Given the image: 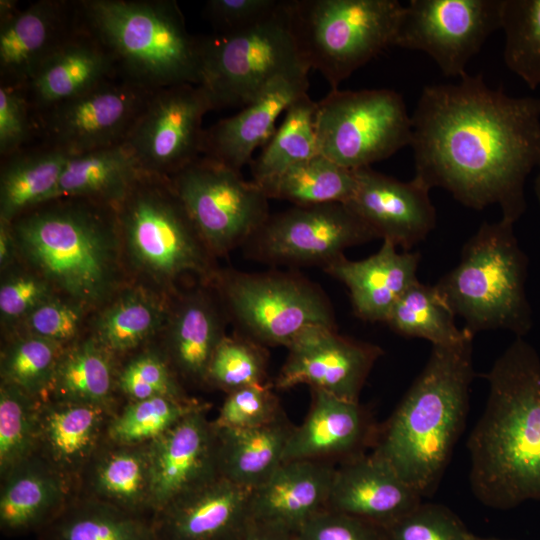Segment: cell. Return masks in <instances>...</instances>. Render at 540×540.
Masks as SVG:
<instances>
[{
    "label": "cell",
    "instance_id": "obj_1",
    "mask_svg": "<svg viewBox=\"0 0 540 540\" xmlns=\"http://www.w3.org/2000/svg\"><path fill=\"white\" fill-rule=\"evenodd\" d=\"M414 177L476 210L498 205L515 223L540 162V99L513 97L468 73L426 85L411 114Z\"/></svg>",
    "mask_w": 540,
    "mask_h": 540
},
{
    "label": "cell",
    "instance_id": "obj_2",
    "mask_svg": "<svg viewBox=\"0 0 540 540\" xmlns=\"http://www.w3.org/2000/svg\"><path fill=\"white\" fill-rule=\"evenodd\" d=\"M486 379V407L467 442L472 492L496 509L540 501V359L517 337Z\"/></svg>",
    "mask_w": 540,
    "mask_h": 540
},
{
    "label": "cell",
    "instance_id": "obj_3",
    "mask_svg": "<svg viewBox=\"0 0 540 540\" xmlns=\"http://www.w3.org/2000/svg\"><path fill=\"white\" fill-rule=\"evenodd\" d=\"M473 337L469 332L455 344L432 346L422 372L377 428L371 453L421 497L437 488L465 426L474 377Z\"/></svg>",
    "mask_w": 540,
    "mask_h": 540
},
{
    "label": "cell",
    "instance_id": "obj_4",
    "mask_svg": "<svg viewBox=\"0 0 540 540\" xmlns=\"http://www.w3.org/2000/svg\"><path fill=\"white\" fill-rule=\"evenodd\" d=\"M12 227L18 254L67 299L87 309L115 290L122 243L114 207L60 198L20 215Z\"/></svg>",
    "mask_w": 540,
    "mask_h": 540
},
{
    "label": "cell",
    "instance_id": "obj_5",
    "mask_svg": "<svg viewBox=\"0 0 540 540\" xmlns=\"http://www.w3.org/2000/svg\"><path fill=\"white\" fill-rule=\"evenodd\" d=\"M85 28L113 57L118 75L155 92L200 83V37L191 35L176 1L85 0Z\"/></svg>",
    "mask_w": 540,
    "mask_h": 540
},
{
    "label": "cell",
    "instance_id": "obj_6",
    "mask_svg": "<svg viewBox=\"0 0 540 540\" xmlns=\"http://www.w3.org/2000/svg\"><path fill=\"white\" fill-rule=\"evenodd\" d=\"M514 222H484L465 243L459 263L435 285L465 328L504 329L522 337L531 328L526 296L527 258Z\"/></svg>",
    "mask_w": 540,
    "mask_h": 540
},
{
    "label": "cell",
    "instance_id": "obj_7",
    "mask_svg": "<svg viewBox=\"0 0 540 540\" xmlns=\"http://www.w3.org/2000/svg\"><path fill=\"white\" fill-rule=\"evenodd\" d=\"M121 243L132 265L162 286L195 274L211 283L218 270L167 177L142 173L115 207Z\"/></svg>",
    "mask_w": 540,
    "mask_h": 540
},
{
    "label": "cell",
    "instance_id": "obj_8",
    "mask_svg": "<svg viewBox=\"0 0 540 540\" xmlns=\"http://www.w3.org/2000/svg\"><path fill=\"white\" fill-rule=\"evenodd\" d=\"M404 7L397 0H287L299 54L331 90L395 45Z\"/></svg>",
    "mask_w": 540,
    "mask_h": 540
},
{
    "label": "cell",
    "instance_id": "obj_9",
    "mask_svg": "<svg viewBox=\"0 0 540 540\" xmlns=\"http://www.w3.org/2000/svg\"><path fill=\"white\" fill-rule=\"evenodd\" d=\"M200 56L199 85L213 110L242 108L276 78L310 70L299 54L287 0L248 28L200 37Z\"/></svg>",
    "mask_w": 540,
    "mask_h": 540
},
{
    "label": "cell",
    "instance_id": "obj_10",
    "mask_svg": "<svg viewBox=\"0 0 540 540\" xmlns=\"http://www.w3.org/2000/svg\"><path fill=\"white\" fill-rule=\"evenodd\" d=\"M240 334L262 346H285L312 326L335 327L325 293L293 272L218 271L211 282Z\"/></svg>",
    "mask_w": 540,
    "mask_h": 540
},
{
    "label": "cell",
    "instance_id": "obj_11",
    "mask_svg": "<svg viewBox=\"0 0 540 540\" xmlns=\"http://www.w3.org/2000/svg\"><path fill=\"white\" fill-rule=\"evenodd\" d=\"M320 154L356 170L410 146L412 120L402 95L391 89L331 90L317 102Z\"/></svg>",
    "mask_w": 540,
    "mask_h": 540
},
{
    "label": "cell",
    "instance_id": "obj_12",
    "mask_svg": "<svg viewBox=\"0 0 540 540\" xmlns=\"http://www.w3.org/2000/svg\"><path fill=\"white\" fill-rule=\"evenodd\" d=\"M169 179L214 256L244 245L270 215L261 187L214 159L199 157Z\"/></svg>",
    "mask_w": 540,
    "mask_h": 540
},
{
    "label": "cell",
    "instance_id": "obj_13",
    "mask_svg": "<svg viewBox=\"0 0 540 540\" xmlns=\"http://www.w3.org/2000/svg\"><path fill=\"white\" fill-rule=\"evenodd\" d=\"M373 239L374 232L346 203H327L270 214L243 246L258 262L325 268L347 248Z\"/></svg>",
    "mask_w": 540,
    "mask_h": 540
},
{
    "label": "cell",
    "instance_id": "obj_14",
    "mask_svg": "<svg viewBox=\"0 0 540 540\" xmlns=\"http://www.w3.org/2000/svg\"><path fill=\"white\" fill-rule=\"evenodd\" d=\"M502 7L503 0H410L394 46L424 52L445 76L460 79L501 29Z\"/></svg>",
    "mask_w": 540,
    "mask_h": 540
},
{
    "label": "cell",
    "instance_id": "obj_15",
    "mask_svg": "<svg viewBox=\"0 0 540 540\" xmlns=\"http://www.w3.org/2000/svg\"><path fill=\"white\" fill-rule=\"evenodd\" d=\"M212 109L200 85L153 92L123 144L142 173L170 178L202 154L204 115Z\"/></svg>",
    "mask_w": 540,
    "mask_h": 540
},
{
    "label": "cell",
    "instance_id": "obj_16",
    "mask_svg": "<svg viewBox=\"0 0 540 540\" xmlns=\"http://www.w3.org/2000/svg\"><path fill=\"white\" fill-rule=\"evenodd\" d=\"M152 94L122 78L111 79L37 113V124L48 145L70 155L118 145Z\"/></svg>",
    "mask_w": 540,
    "mask_h": 540
},
{
    "label": "cell",
    "instance_id": "obj_17",
    "mask_svg": "<svg viewBox=\"0 0 540 540\" xmlns=\"http://www.w3.org/2000/svg\"><path fill=\"white\" fill-rule=\"evenodd\" d=\"M287 348L288 357L274 381L276 389L304 384L349 401H358L382 355L380 347L342 336L328 326L305 329Z\"/></svg>",
    "mask_w": 540,
    "mask_h": 540
},
{
    "label": "cell",
    "instance_id": "obj_18",
    "mask_svg": "<svg viewBox=\"0 0 540 540\" xmlns=\"http://www.w3.org/2000/svg\"><path fill=\"white\" fill-rule=\"evenodd\" d=\"M209 405L193 411L149 444L153 515L176 498L220 476L218 429Z\"/></svg>",
    "mask_w": 540,
    "mask_h": 540
},
{
    "label": "cell",
    "instance_id": "obj_19",
    "mask_svg": "<svg viewBox=\"0 0 540 540\" xmlns=\"http://www.w3.org/2000/svg\"><path fill=\"white\" fill-rule=\"evenodd\" d=\"M355 175L356 189L346 204L377 238L407 251L434 229L431 189L418 179L400 181L371 167L356 169Z\"/></svg>",
    "mask_w": 540,
    "mask_h": 540
},
{
    "label": "cell",
    "instance_id": "obj_20",
    "mask_svg": "<svg viewBox=\"0 0 540 540\" xmlns=\"http://www.w3.org/2000/svg\"><path fill=\"white\" fill-rule=\"evenodd\" d=\"M73 5L41 0L0 15L1 83L28 84L43 62L80 26L78 6L72 9Z\"/></svg>",
    "mask_w": 540,
    "mask_h": 540
},
{
    "label": "cell",
    "instance_id": "obj_21",
    "mask_svg": "<svg viewBox=\"0 0 540 540\" xmlns=\"http://www.w3.org/2000/svg\"><path fill=\"white\" fill-rule=\"evenodd\" d=\"M250 495L218 477L153 515L158 540H239L251 522Z\"/></svg>",
    "mask_w": 540,
    "mask_h": 540
},
{
    "label": "cell",
    "instance_id": "obj_22",
    "mask_svg": "<svg viewBox=\"0 0 540 540\" xmlns=\"http://www.w3.org/2000/svg\"><path fill=\"white\" fill-rule=\"evenodd\" d=\"M309 412L295 426L287 443L284 462L314 460L340 464L365 454L373 446L376 425L359 401H349L324 391L311 390Z\"/></svg>",
    "mask_w": 540,
    "mask_h": 540
},
{
    "label": "cell",
    "instance_id": "obj_23",
    "mask_svg": "<svg viewBox=\"0 0 540 540\" xmlns=\"http://www.w3.org/2000/svg\"><path fill=\"white\" fill-rule=\"evenodd\" d=\"M421 499L391 465L370 453L336 467L327 509L386 528Z\"/></svg>",
    "mask_w": 540,
    "mask_h": 540
},
{
    "label": "cell",
    "instance_id": "obj_24",
    "mask_svg": "<svg viewBox=\"0 0 540 540\" xmlns=\"http://www.w3.org/2000/svg\"><path fill=\"white\" fill-rule=\"evenodd\" d=\"M308 73L276 78L238 113L204 130L202 154L237 171L250 164L256 148L275 132L278 117L308 93Z\"/></svg>",
    "mask_w": 540,
    "mask_h": 540
},
{
    "label": "cell",
    "instance_id": "obj_25",
    "mask_svg": "<svg viewBox=\"0 0 540 540\" xmlns=\"http://www.w3.org/2000/svg\"><path fill=\"white\" fill-rule=\"evenodd\" d=\"M115 412L91 404L40 400L35 455L76 489L82 472L106 439Z\"/></svg>",
    "mask_w": 540,
    "mask_h": 540
},
{
    "label": "cell",
    "instance_id": "obj_26",
    "mask_svg": "<svg viewBox=\"0 0 540 540\" xmlns=\"http://www.w3.org/2000/svg\"><path fill=\"white\" fill-rule=\"evenodd\" d=\"M334 464L314 460H290L260 486L251 490L250 516L254 522L292 533L327 509Z\"/></svg>",
    "mask_w": 540,
    "mask_h": 540
},
{
    "label": "cell",
    "instance_id": "obj_27",
    "mask_svg": "<svg viewBox=\"0 0 540 540\" xmlns=\"http://www.w3.org/2000/svg\"><path fill=\"white\" fill-rule=\"evenodd\" d=\"M118 75L106 48L82 24L40 66L24 87L37 114Z\"/></svg>",
    "mask_w": 540,
    "mask_h": 540
},
{
    "label": "cell",
    "instance_id": "obj_28",
    "mask_svg": "<svg viewBox=\"0 0 540 540\" xmlns=\"http://www.w3.org/2000/svg\"><path fill=\"white\" fill-rule=\"evenodd\" d=\"M383 241L380 249L362 260L337 259L324 270L348 289L355 314L370 322H384L401 296L415 283L418 253L398 252Z\"/></svg>",
    "mask_w": 540,
    "mask_h": 540
},
{
    "label": "cell",
    "instance_id": "obj_29",
    "mask_svg": "<svg viewBox=\"0 0 540 540\" xmlns=\"http://www.w3.org/2000/svg\"><path fill=\"white\" fill-rule=\"evenodd\" d=\"M76 495L153 517L149 444L126 445L105 439L82 472Z\"/></svg>",
    "mask_w": 540,
    "mask_h": 540
},
{
    "label": "cell",
    "instance_id": "obj_30",
    "mask_svg": "<svg viewBox=\"0 0 540 540\" xmlns=\"http://www.w3.org/2000/svg\"><path fill=\"white\" fill-rule=\"evenodd\" d=\"M75 494L71 482L33 455L1 476L0 529L7 535L38 532Z\"/></svg>",
    "mask_w": 540,
    "mask_h": 540
},
{
    "label": "cell",
    "instance_id": "obj_31",
    "mask_svg": "<svg viewBox=\"0 0 540 540\" xmlns=\"http://www.w3.org/2000/svg\"><path fill=\"white\" fill-rule=\"evenodd\" d=\"M225 336L218 308L198 290L184 297L170 313L165 356L177 376L205 383L213 354Z\"/></svg>",
    "mask_w": 540,
    "mask_h": 540
},
{
    "label": "cell",
    "instance_id": "obj_32",
    "mask_svg": "<svg viewBox=\"0 0 540 540\" xmlns=\"http://www.w3.org/2000/svg\"><path fill=\"white\" fill-rule=\"evenodd\" d=\"M294 428L285 413L256 428H217L220 476L250 490L260 486L284 462Z\"/></svg>",
    "mask_w": 540,
    "mask_h": 540
},
{
    "label": "cell",
    "instance_id": "obj_33",
    "mask_svg": "<svg viewBox=\"0 0 540 540\" xmlns=\"http://www.w3.org/2000/svg\"><path fill=\"white\" fill-rule=\"evenodd\" d=\"M140 174L134 156L123 143L71 155L52 200L82 198L115 208Z\"/></svg>",
    "mask_w": 540,
    "mask_h": 540
},
{
    "label": "cell",
    "instance_id": "obj_34",
    "mask_svg": "<svg viewBox=\"0 0 540 540\" xmlns=\"http://www.w3.org/2000/svg\"><path fill=\"white\" fill-rule=\"evenodd\" d=\"M115 356L93 336L67 346L43 399L102 406L113 411L117 389Z\"/></svg>",
    "mask_w": 540,
    "mask_h": 540
},
{
    "label": "cell",
    "instance_id": "obj_35",
    "mask_svg": "<svg viewBox=\"0 0 540 540\" xmlns=\"http://www.w3.org/2000/svg\"><path fill=\"white\" fill-rule=\"evenodd\" d=\"M71 155L46 144L5 157L0 173V220L14 221L25 212L52 200Z\"/></svg>",
    "mask_w": 540,
    "mask_h": 540
},
{
    "label": "cell",
    "instance_id": "obj_36",
    "mask_svg": "<svg viewBox=\"0 0 540 540\" xmlns=\"http://www.w3.org/2000/svg\"><path fill=\"white\" fill-rule=\"evenodd\" d=\"M38 534L41 540H158L152 517L76 494Z\"/></svg>",
    "mask_w": 540,
    "mask_h": 540
},
{
    "label": "cell",
    "instance_id": "obj_37",
    "mask_svg": "<svg viewBox=\"0 0 540 540\" xmlns=\"http://www.w3.org/2000/svg\"><path fill=\"white\" fill-rule=\"evenodd\" d=\"M166 303L144 288L123 291L99 315L92 335L114 356L141 346L167 326Z\"/></svg>",
    "mask_w": 540,
    "mask_h": 540
},
{
    "label": "cell",
    "instance_id": "obj_38",
    "mask_svg": "<svg viewBox=\"0 0 540 540\" xmlns=\"http://www.w3.org/2000/svg\"><path fill=\"white\" fill-rule=\"evenodd\" d=\"M356 184L355 170L318 154L259 186L268 199L285 200L294 206H311L347 203Z\"/></svg>",
    "mask_w": 540,
    "mask_h": 540
},
{
    "label": "cell",
    "instance_id": "obj_39",
    "mask_svg": "<svg viewBox=\"0 0 540 540\" xmlns=\"http://www.w3.org/2000/svg\"><path fill=\"white\" fill-rule=\"evenodd\" d=\"M316 109L317 102L308 93L288 107L281 125L250 163L252 181L260 185L320 154L315 128Z\"/></svg>",
    "mask_w": 540,
    "mask_h": 540
},
{
    "label": "cell",
    "instance_id": "obj_40",
    "mask_svg": "<svg viewBox=\"0 0 540 540\" xmlns=\"http://www.w3.org/2000/svg\"><path fill=\"white\" fill-rule=\"evenodd\" d=\"M455 317L435 285L417 281L397 301L385 323L400 335L428 340L432 346L452 345L471 332L458 328Z\"/></svg>",
    "mask_w": 540,
    "mask_h": 540
},
{
    "label": "cell",
    "instance_id": "obj_41",
    "mask_svg": "<svg viewBox=\"0 0 540 540\" xmlns=\"http://www.w3.org/2000/svg\"><path fill=\"white\" fill-rule=\"evenodd\" d=\"M193 398L155 396L127 403L111 417L106 439L126 445L150 444L193 411L205 406Z\"/></svg>",
    "mask_w": 540,
    "mask_h": 540
},
{
    "label": "cell",
    "instance_id": "obj_42",
    "mask_svg": "<svg viewBox=\"0 0 540 540\" xmlns=\"http://www.w3.org/2000/svg\"><path fill=\"white\" fill-rule=\"evenodd\" d=\"M503 58L528 87L540 86V0H503Z\"/></svg>",
    "mask_w": 540,
    "mask_h": 540
},
{
    "label": "cell",
    "instance_id": "obj_43",
    "mask_svg": "<svg viewBox=\"0 0 540 540\" xmlns=\"http://www.w3.org/2000/svg\"><path fill=\"white\" fill-rule=\"evenodd\" d=\"M65 348L41 337L17 335L2 350L1 381L42 400Z\"/></svg>",
    "mask_w": 540,
    "mask_h": 540
},
{
    "label": "cell",
    "instance_id": "obj_44",
    "mask_svg": "<svg viewBox=\"0 0 540 540\" xmlns=\"http://www.w3.org/2000/svg\"><path fill=\"white\" fill-rule=\"evenodd\" d=\"M40 400L22 389L0 384V475L35 455Z\"/></svg>",
    "mask_w": 540,
    "mask_h": 540
},
{
    "label": "cell",
    "instance_id": "obj_45",
    "mask_svg": "<svg viewBox=\"0 0 540 540\" xmlns=\"http://www.w3.org/2000/svg\"><path fill=\"white\" fill-rule=\"evenodd\" d=\"M266 370L264 346L241 334L225 336L213 354L205 383L229 393L246 386L264 384Z\"/></svg>",
    "mask_w": 540,
    "mask_h": 540
},
{
    "label": "cell",
    "instance_id": "obj_46",
    "mask_svg": "<svg viewBox=\"0 0 540 540\" xmlns=\"http://www.w3.org/2000/svg\"><path fill=\"white\" fill-rule=\"evenodd\" d=\"M117 389L128 401L155 396L189 398L166 356L153 351L139 353L118 371Z\"/></svg>",
    "mask_w": 540,
    "mask_h": 540
},
{
    "label": "cell",
    "instance_id": "obj_47",
    "mask_svg": "<svg viewBox=\"0 0 540 540\" xmlns=\"http://www.w3.org/2000/svg\"><path fill=\"white\" fill-rule=\"evenodd\" d=\"M386 540H470L472 535L449 508L420 503L385 528Z\"/></svg>",
    "mask_w": 540,
    "mask_h": 540
},
{
    "label": "cell",
    "instance_id": "obj_48",
    "mask_svg": "<svg viewBox=\"0 0 540 540\" xmlns=\"http://www.w3.org/2000/svg\"><path fill=\"white\" fill-rule=\"evenodd\" d=\"M282 413L271 385L264 383L227 393L213 422L220 429H250L267 425Z\"/></svg>",
    "mask_w": 540,
    "mask_h": 540
},
{
    "label": "cell",
    "instance_id": "obj_49",
    "mask_svg": "<svg viewBox=\"0 0 540 540\" xmlns=\"http://www.w3.org/2000/svg\"><path fill=\"white\" fill-rule=\"evenodd\" d=\"M85 308L70 299L53 295L20 324L24 333L41 337L63 346L77 341L83 322Z\"/></svg>",
    "mask_w": 540,
    "mask_h": 540
},
{
    "label": "cell",
    "instance_id": "obj_50",
    "mask_svg": "<svg viewBox=\"0 0 540 540\" xmlns=\"http://www.w3.org/2000/svg\"><path fill=\"white\" fill-rule=\"evenodd\" d=\"M53 287L34 271L13 272L0 286L2 324H21L39 305L52 297Z\"/></svg>",
    "mask_w": 540,
    "mask_h": 540
},
{
    "label": "cell",
    "instance_id": "obj_51",
    "mask_svg": "<svg viewBox=\"0 0 540 540\" xmlns=\"http://www.w3.org/2000/svg\"><path fill=\"white\" fill-rule=\"evenodd\" d=\"M24 87L0 85V154L8 157L30 138L35 124Z\"/></svg>",
    "mask_w": 540,
    "mask_h": 540
},
{
    "label": "cell",
    "instance_id": "obj_52",
    "mask_svg": "<svg viewBox=\"0 0 540 540\" xmlns=\"http://www.w3.org/2000/svg\"><path fill=\"white\" fill-rule=\"evenodd\" d=\"M296 540H386V535L381 526L325 509L300 528Z\"/></svg>",
    "mask_w": 540,
    "mask_h": 540
},
{
    "label": "cell",
    "instance_id": "obj_53",
    "mask_svg": "<svg viewBox=\"0 0 540 540\" xmlns=\"http://www.w3.org/2000/svg\"><path fill=\"white\" fill-rule=\"evenodd\" d=\"M282 0H210L205 14L216 34L248 28L274 13Z\"/></svg>",
    "mask_w": 540,
    "mask_h": 540
},
{
    "label": "cell",
    "instance_id": "obj_54",
    "mask_svg": "<svg viewBox=\"0 0 540 540\" xmlns=\"http://www.w3.org/2000/svg\"><path fill=\"white\" fill-rule=\"evenodd\" d=\"M239 540H296V534L276 526L251 520Z\"/></svg>",
    "mask_w": 540,
    "mask_h": 540
},
{
    "label": "cell",
    "instance_id": "obj_55",
    "mask_svg": "<svg viewBox=\"0 0 540 540\" xmlns=\"http://www.w3.org/2000/svg\"><path fill=\"white\" fill-rule=\"evenodd\" d=\"M18 255L12 222L0 220V267L6 270Z\"/></svg>",
    "mask_w": 540,
    "mask_h": 540
},
{
    "label": "cell",
    "instance_id": "obj_56",
    "mask_svg": "<svg viewBox=\"0 0 540 540\" xmlns=\"http://www.w3.org/2000/svg\"><path fill=\"white\" fill-rule=\"evenodd\" d=\"M537 167H538V174L535 180V193H536L539 205H540V162Z\"/></svg>",
    "mask_w": 540,
    "mask_h": 540
},
{
    "label": "cell",
    "instance_id": "obj_57",
    "mask_svg": "<svg viewBox=\"0 0 540 540\" xmlns=\"http://www.w3.org/2000/svg\"><path fill=\"white\" fill-rule=\"evenodd\" d=\"M470 540H501V539H497V538H483V537H478V536L472 535V537H471Z\"/></svg>",
    "mask_w": 540,
    "mask_h": 540
}]
</instances>
